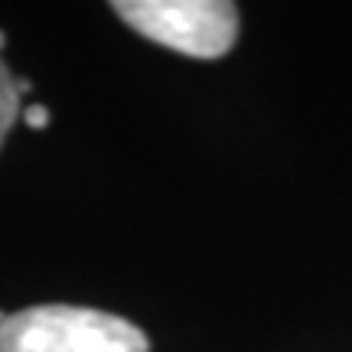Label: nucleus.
<instances>
[{"label":"nucleus","mask_w":352,"mask_h":352,"mask_svg":"<svg viewBox=\"0 0 352 352\" xmlns=\"http://www.w3.org/2000/svg\"><path fill=\"white\" fill-rule=\"evenodd\" d=\"M0 352H151V342L114 314L46 303L0 323Z\"/></svg>","instance_id":"f257e3e1"},{"label":"nucleus","mask_w":352,"mask_h":352,"mask_svg":"<svg viewBox=\"0 0 352 352\" xmlns=\"http://www.w3.org/2000/svg\"><path fill=\"white\" fill-rule=\"evenodd\" d=\"M114 13L144 39L192 59H219L239 36V10L226 0H118Z\"/></svg>","instance_id":"f03ea898"},{"label":"nucleus","mask_w":352,"mask_h":352,"mask_svg":"<svg viewBox=\"0 0 352 352\" xmlns=\"http://www.w3.org/2000/svg\"><path fill=\"white\" fill-rule=\"evenodd\" d=\"M16 118H20V85L0 59V144H3V138H7V131L13 127Z\"/></svg>","instance_id":"7ed1b4c3"},{"label":"nucleus","mask_w":352,"mask_h":352,"mask_svg":"<svg viewBox=\"0 0 352 352\" xmlns=\"http://www.w3.org/2000/svg\"><path fill=\"white\" fill-rule=\"evenodd\" d=\"M23 124L39 131V127L50 124V111H46L43 104H30V108H23Z\"/></svg>","instance_id":"20e7f679"},{"label":"nucleus","mask_w":352,"mask_h":352,"mask_svg":"<svg viewBox=\"0 0 352 352\" xmlns=\"http://www.w3.org/2000/svg\"><path fill=\"white\" fill-rule=\"evenodd\" d=\"M0 50H3V33H0Z\"/></svg>","instance_id":"39448f33"}]
</instances>
